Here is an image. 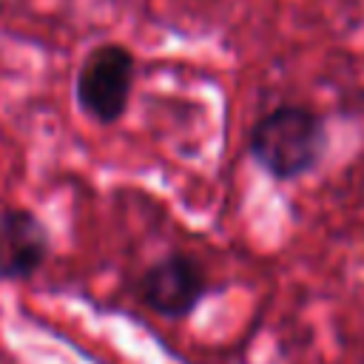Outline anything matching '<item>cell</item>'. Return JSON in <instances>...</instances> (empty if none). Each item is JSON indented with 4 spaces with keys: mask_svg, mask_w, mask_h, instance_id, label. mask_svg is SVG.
Listing matches in <instances>:
<instances>
[{
    "mask_svg": "<svg viewBox=\"0 0 364 364\" xmlns=\"http://www.w3.org/2000/svg\"><path fill=\"white\" fill-rule=\"evenodd\" d=\"M139 296L162 318H188L208 296V279L191 256L168 253L142 273Z\"/></svg>",
    "mask_w": 364,
    "mask_h": 364,
    "instance_id": "3957f363",
    "label": "cell"
},
{
    "mask_svg": "<svg viewBox=\"0 0 364 364\" xmlns=\"http://www.w3.org/2000/svg\"><path fill=\"white\" fill-rule=\"evenodd\" d=\"M51 256L46 222L20 205L0 208V282H26Z\"/></svg>",
    "mask_w": 364,
    "mask_h": 364,
    "instance_id": "277c9868",
    "label": "cell"
},
{
    "mask_svg": "<svg viewBox=\"0 0 364 364\" xmlns=\"http://www.w3.org/2000/svg\"><path fill=\"white\" fill-rule=\"evenodd\" d=\"M136 74V60L131 48L119 43H102L91 48L77 71L74 80V97L85 117H91L100 125L117 122L131 100Z\"/></svg>",
    "mask_w": 364,
    "mask_h": 364,
    "instance_id": "7a4b0ae2",
    "label": "cell"
},
{
    "mask_svg": "<svg viewBox=\"0 0 364 364\" xmlns=\"http://www.w3.org/2000/svg\"><path fill=\"white\" fill-rule=\"evenodd\" d=\"M327 148L324 122L299 105H282L264 114L247 139L253 162L273 179H299L310 173Z\"/></svg>",
    "mask_w": 364,
    "mask_h": 364,
    "instance_id": "6da1fadb",
    "label": "cell"
}]
</instances>
